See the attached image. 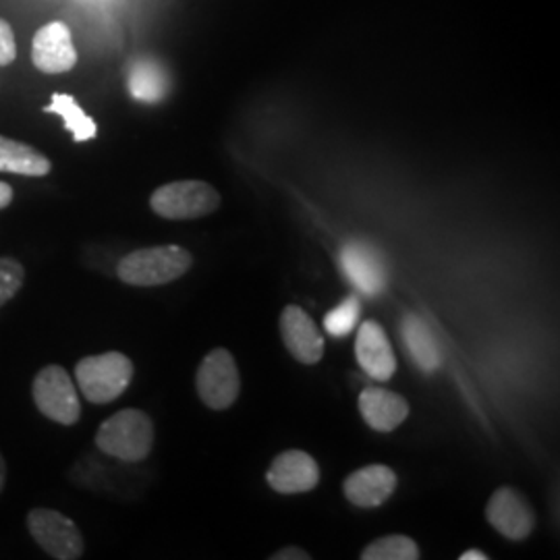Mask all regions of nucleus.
<instances>
[{
    "label": "nucleus",
    "instance_id": "nucleus-1",
    "mask_svg": "<svg viewBox=\"0 0 560 560\" xmlns=\"http://www.w3.org/2000/svg\"><path fill=\"white\" fill-rule=\"evenodd\" d=\"M96 446L113 459L140 463L152 453L154 423L141 409H122L98 428Z\"/></svg>",
    "mask_w": 560,
    "mask_h": 560
},
{
    "label": "nucleus",
    "instance_id": "nucleus-2",
    "mask_svg": "<svg viewBox=\"0 0 560 560\" xmlns=\"http://www.w3.org/2000/svg\"><path fill=\"white\" fill-rule=\"evenodd\" d=\"M191 264V254L179 245L143 247L119 261L117 277L131 287H161L187 275Z\"/></svg>",
    "mask_w": 560,
    "mask_h": 560
},
{
    "label": "nucleus",
    "instance_id": "nucleus-3",
    "mask_svg": "<svg viewBox=\"0 0 560 560\" xmlns=\"http://www.w3.org/2000/svg\"><path fill=\"white\" fill-rule=\"evenodd\" d=\"M133 361L119 351L90 355L75 365V381L83 397L94 405L119 399L133 381Z\"/></svg>",
    "mask_w": 560,
    "mask_h": 560
},
{
    "label": "nucleus",
    "instance_id": "nucleus-4",
    "mask_svg": "<svg viewBox=\"0 0 560 560\" xmlns=\"http://www.w3.org/2000/svg\"><path fill=\"white\" fill-rule=\"evenodd\" d=\"M150 206L166 221H194L219 210L221 194L206 180H175L159 187Z\"/></svg>",
    "mask_w": 560,
    "mask_h": 560
},
{
    "label": "nucleus",
    "instance_id": "nucleus-5",
    "mask_svg": "<svg viewBox=\"0 0 560 560\" xmlns=\"http://www.w3.org/2000/svg\"><path fill=\"white\" fill-rule=\"evenodd\" d=\"M32 397L44 418L62 425H73L80 421L81 402L78 386L73 384L65 368H42L32 384Z\"/></svg>",
    "mask_w": 560,
    "mask_h": 560
},
{
    "label": "nucleus",
    "instance_id": "nucleus-6",
    "mask_svg": "<svg viewBox=\"0 0 560 560\" xmlns=\"http://www.w3.org/2000/svg\"><path fill=\"white\" fill-rule=\"evenodd\" d=\"M196 388L201 402L214 411L229 409L233 402H237L241 376L233 353L226 349L210 351L198 368Z\"/></svg>",
    "mask_w": 560,
    "mask_h": 560
},
{
    "label": "nucleus",
    "instance_id": "nucleus-7",
    "mask_svg": "<svg viewBox=\"0 0 560 560\" xmlns=\"http://www.w3.org/2000/svg\"><path fill=\"white\" fill-rule=\"evenodd\" d=\"M27 529L42 550L57 560L83 557L85 541L80 527L52 509H34L27 513Z\"/></svg>",
    "mask_w": 560,
    "mask_h": 560
},
{
    "label": "nucleus",
    "instance_id": "nucleus-8",
    "mask_svg": "<svg viewBox=\"0 0 560 560\" xmlns=\"http://www.w3.org/2000/svg\"><path fill=\"white\" fill-rule=\"evenodd\" d=\"M486 520L506 540H527L536 529V511L520 490L501 486L486 504Z\"/></svg>",
    "mask_w": 560,
    "mask_h": 560
},
{
    "label": "nucleus",
    "instance_id": "nucleus-9",
    "mask_svg": "<svg viewBox=\"0 0 560 560\" xmlns=\"http://www.w3.org/2000/svg\"><path fill=\"white\" fill-rule=\"evenodd\" d=\"M34 67L55 75L67 73L78 65V50L71 40V30L62 21H50L40 27L32 40Z\"/></svg>",
    "mask_w": 560,
    "mask_h": 560
},
{
    "label": "nucleus",
    "instance_id": "nucleus-10",
    "mask_svg": "<svg viewBox=\"0 0 560 560\" xmlns=\"http://www.w3.org/2000/svg\"><path fill=\"white\" fill-rule=\"evenodd\" d=\"M280 335L295 360L314 365L324 358V337L320 328L300 305H287L280 314Z\"/></svg>",
    "mask_w": 560,
    "mask_h": 560
},
{
    "label": "nucleus",
    "instance_id": "nucleus-11",
    "mask_svg": "<svg viewBox=\"0 0 560 560\" xmlns=\"http://www.w3.org/2000/svg\"><path fill=\"white\" fill-rule=\"evenodd\" d=\"M340 268L363 295H381L386 289V266L381 254L361 241H351L340 249Z\"/></svg>",
    "mask_w": 560,
    "mask_h": 560
},
{
    "label": "nucleus",
    "instance_id": "nucleus-12",
    "mask_svg": "<svg viewBox=\"0 0 560 560\" xmlns=\"http://www.w3.org/2000/svg\"><path fill=\"white\" fill-rule=\"evenodd\" d=\"M266 481L280 494L310 492L320 483V467L305 451H284L272 460Z\"/></svg>",
    "mask_w": 560,
    "mask_h": 560
},
{
    "label": "nucleus",
    "instance_id": "nucleus-13",
    "mask_svg": "<svg viewBox=\"0 0 560 560\" xmlns=\"http://www.w3.org/2000/svg\"><path fill=\"white\" fill-rule=\"evenodd\" d=\"M355 355L361 370L374 381H390L397 370V355L378 322L365 320L361 324L355 340Z\"/></svg>",
    "mask_w": 560,
    "mask_h": 560
},
{
    "label": "nucleus",
    "instance_id": "nucleus-14",
    "mask_svg": "<svg viewBox=\"0 0 560 560\" xmlns=\"http://www.w3.org/2000/svg\"><path fill=\"white\" fill-rule=\"evenodd\" d=\"M397 474L386 465H365L353 471L345 483L347 501L361 509H374L388 501L397 490Z\"/></svg>",
    "mask_w": 560,
    "mask_h": 560
},
{
    "label": "nucleus",
    "instance_id": "nucleus-15",
    "mask_svg": "<svg viewBox=\"0 0 560 560\" xmlns=\"http://www.w3.org/2000/svg\"><path fill=\"white\" fill-rule=\"evenodd\" d=\"M360 413L372 430L388 434L407 420L409 402L382 386H368L360 395Z\"/></svg>",
    "mask_w": 560,
    "mask_h": 560
},
{
    "label": "nucleus",
    "instance_id": "nucleus-16",
    "mask_svg": "<svg viewBox=\"0 0 560 560\" xmlns=\"http://www.w3.org/2000/svg\"><path fill=\"white\" fill-rule=\"evenodd\" d=\"M400 335L409 355L420 365L423 372H436L441 365L442 355L439 342L434 339L430 326L420 316L409 314L400 324Z\"/></svg>",
    "mask_w": 560,
    "mask_h": 560
},
{
    "label": "nucleus",
    "instance_id": "nucleus-17",
    "mask_svg": "<svg viewBox=\"0 0 560 560\" xmlns=\"http://www.w3.org/2000/svg\"><path fill=\"white\" fill-rule=\"evenodd\" d=\"M52 171L48 161L36 148L23 141L0 136V173H13L25 177H46Z\"/></svg>",
    "mask_w": 560,
    "mask_h": 560
},
{
    "label": "nucleus",
    "instance_id": "nucleus-18",
    "mask_svg": "<svg viewBox=\"0 0 560 560\" xmlns=\"http://www.w3.org/2000/svg\"><path fill=\"white\" fill-rule=\"evenodd\" d=\"M129 92L136 101L154 104L168 92V80L161 67L152 60H140L129 71Z\"/></svg>",
    "mask_w": 560,
    "mask_h": 560
},
{
    "label": "nucleus",
    "instance_id": "nucleus-19",
    "mask_svg": "<svg viewBox=\"0 0 560 560\" xmlns=\"http://www.w3.org/2000/svg\"><path fill=\"white\" fill-rule=\"evenodd\" d=\"M44 113L59 115L75 141L94 140L98 133L96 122L83 113L80 104L69 94H52V101L48 106H44Z\"/></svg>",
    "mask_w": 560,
    "mask_h": 560
},
{
    "label": "nucleus",
    "instance_id": "nucleus-20",
    "mask_svg": "<svg viewBox=\"0 0 560 560\" xmlns=\"http://www.w3.org/2000/svg\"><path fill=\"white\" fill-rule=\"evenodd\" d=\"M420 546L409 536H384L363 548L361 560H418Z\"/></svg>",
    "mask_w": 560,
    "mask_h": 560
},
{
    "label": "nucleus",
    "instance_id": "nucleus-21",
    "mask_svg": "<svg viewBox=\"0 0 560 560\" xmlns=\"http://www.w3.org/2000/svg\"><path fill=\"white\" fill-rule=\"evenodd\" d=\"M361 303L358 298H347L340 305H337L335 310H330L324 318V330L330 335V337H337V339H345L353 332V328L358 326L360 320Z\"/></svg>",
    "mask_w": 560,
    "mask_h": 560
},
{
    "label": "nucleus",
    "instance_id": "nucleus-22",
    "mask_svg": "<svg viewBox=\"0 0 560 560\" xmlns=\"http://www.w3.org/2000/svg\"><path fill=\"white\" fill-rule=\"evenodd\" d=\"M25 268L15 258H0V307L13 300L23 287Z\"/></svg>",
    "mask_w": 560,
    "mask_h": 560
},
{
    "label": "nucleus",
    "instance_id": "nucleus-23",
    "mask_svg": "<svg viewBox=\"0 0 560 560\" xmlns=\"http://www.w3.org/2000/svg\"><path fill=\"white\" fill-rule=\"evenodd\" d=\"M15 57H18L15 34L7 21L0 20V67L11 65Z\"/></svg>",
    "mask_w": 560,
    "mask_h": 560
},
{
    "label": "nucleus",
    "instance_id": "nucleus-24",
    "mask_svg": "<svg viewBox=\"0 0 560 560\" xmlns=\"http://www.w3.org/2000/svg\"><path fill=\"white\" fill-rule=\"evenodd\" d=\"M312 557L300 548V546H287L279 550L277 555H272V560H310Z\"/></svg>",
    "mask_w": 560,
    "mask_h": 560
},
{
    "label": "nucleus",
    "instance_id": "nucleus-25",
    "mask_svg": "<svg viewBox=\"0 0 560 560\" xmlns=\"http://www.w3.org/2000/svg\"><path fill=\"white\" fill-rule=\"evenodd\" d=\"M13 201V187L0 180V210H4Z\"/></svg>",
    "mask_w": 560,
    "mask_h": 560
},
{
    "label": "nucleus",
    "instance_id": "nucleus-26",
    "mask_svg": "<svg viewBox=\"0 0 560 560\" xmlns=\"http://www.w3.org/2000/svg\"><path fill=\"white\" fill-rule=\"evenodd\" d=\"M459 560H488V555L481 550H467L460 555Z\"/></svg>",
    "mask_w": 560,
    "mask_h": 560
},
{
    "label": "nucleus",
    "instance_id": "nucleus-27",
    "mask_svg": "<svg viewBox=\"0 0 560 560\" xmlns=\"http://www.w3.org/2000/svg\"><path fill=\"white\" fill-rule=\"evenodd\" d=\"M4 481H7V463H4V457L0 453V492L4 490Z\"/></svg>",
    "mask_w": 560,
    "mask_h": 560
}]
</instances>
